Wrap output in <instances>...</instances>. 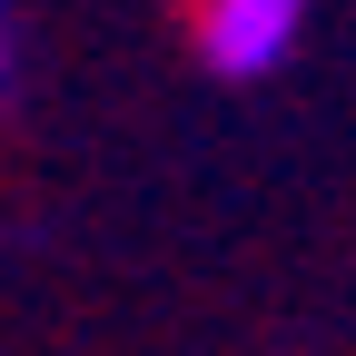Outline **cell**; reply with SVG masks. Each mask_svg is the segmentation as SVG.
I'll return each instance as SVG.
<instances>
[{"instance_id": "7a4b0ae2", "label": "cell", "mask_w": 356, "mask_h": 356, "mask_svg": "<svg viewBox=\"0 0 356 356\" xmlns=\"http://www.w3.org/2000/svg\"><path fill=\"white\" fill-rule=\"evenodd\" d=\"M20 70H30V40H20V0H0V109L20 99Z\"/></svg>"}, {"instance_id": "6da1fadb", "label": "cell", "mask_w": 356, "mask_h": 356, "mask_svg": "<svg viewBox=\"0 0 356 356\" xmlns=\"http://www.w3.org/2000/svg\"><path fill=\"white\" fill-rule=\"evenodd\" d=\"M307 30V0H188V40L218 79H267Z\"/></svg>"}]
</instances>
